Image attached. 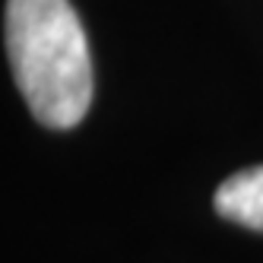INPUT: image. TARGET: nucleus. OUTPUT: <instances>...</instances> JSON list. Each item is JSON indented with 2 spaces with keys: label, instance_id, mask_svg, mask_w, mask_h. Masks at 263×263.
<instances>
[{
  "label": "nucleus",
  "instance_id": "nucleus-2",
  "mask_svg": "<svg viewBox=\"0 0 263 263\" xmlns=\"http://www.w3.org/2000/svg\"><path fill=\"white\" fill-rule=\"evenodd\" d=\"M213 206L222 219L263 232V165L225 178L213 197Z\"/></svg>",
  "mask_w": 263,
  "mask_h": 263
},
{
  "label": "nucleus",
  "instance_id": "nucleus-1",
  "mask_svg": "<svg viewBox=\"0 0 263 263\" xmlns=\"http://www.w3.org/2000/svg\"><path fill=\"white\" fill-rule=\"evenodd\" d=\"M7 58L35 121L77 127L92 105V58L70 0H7Z\"/></svg>",
  "mask_w": 263,
  "mask_h": 263
}]
</instances>
